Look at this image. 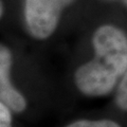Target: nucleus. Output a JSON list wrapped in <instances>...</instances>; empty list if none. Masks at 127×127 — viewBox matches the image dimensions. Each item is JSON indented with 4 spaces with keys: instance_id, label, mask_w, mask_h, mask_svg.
Instances as JSON below:
<instances>
[{
    "instance_id": "nucleus-9",
    "label": "nucleus",
    "mask_w": 127,
    "mask_h": 127,
    "mask_svg": "<svg viewBox=\"0 0 127 127\" xmlns=\"http://www.w3.org/2000/svg\"><path fill=\"white\" fill-rule=\"evenodd\" d=\"M123 1H124V2L126 3V4H127V0H123Z\"/></svg>"
},
{
    "instance_id": "nucleus-1",
    "label": "nucleus",
    "mask_w": 127,
    "mask_h": 127,
    "mask_svg": "<svg viewBox=\"0 0 127 127\" xmlns=\"http://www.w3.org/2000/svg\"><path fill=\"white\" fill-rule=\"evenodd\" d=\"M95 56L74 73V84L85 96L102 97L117 90L127 70V36L119 28L102 26L93 35Z\"/></svg>"
},
{
    "instance_id": "nucleus-5",
    "label": "nucleus",
    "mask_w": 127,
    "mask_h": 127,
    "mask_svg": "<svg viewBox=\"0 0 127 127\" xmlns=\"http://www.w3.org/2000/svg\"><path fill=\"white\" fill-rule=\"evenodd\" d=\"M114 104L120 111L127 113V70L114 92Z\"/></svg>"
},
{
    "instance_id": "nucleus-6",
    "label": "nucleus",
    "mask_w": 127,
    "mask_h": 127,
    "mask_svg": "<svg viewBox=\"0 0 127 127\" xmlns=\"http://www.w3.org/2000/svg\"><path fill=\"white\" fill-rule=\"evenodd\" d=\"M13 114L14 112L9 107L0 103V127H14Z\"/></svg>"
},
{
    "instance_id": "nucleus-7",
    "label": "nucleus",
    "mask_w": 127,
    "mask_h": 127,
    "mask_svg": "<svg viewBox=\"0 0 127 127\" xmlns=\"http://www.w3.org/2000/svg\"><path fill=\"white\" fill-rule=\"evenodd\" d=\"M57 1H58L59 3H62V4H63L64 6H66V5H68L69 3L72 2L73 0H57Z\"/></svg>"
},
{
    "instance_id": "nucleus-4",
    "label": "nucleus",
    "mask_w": 127,
    "mask_h": 127,
    "mask_svg": "<svg viewBox=\"0 0 127 127\" xmlns=\"http://www.w3.org/2000/svg\"><path fill=\"white\" fill-rule=\"evenodd\" d=\"M64 127H123L112 119H77Z\"/></svg>"
},
{
    "instance_id": "nucleus-2",
    "label": "nucleus",
    "mask_w": 127,
    "mask_h": 127,
    "mask_svg": "<svg viewBox=\"0 0 127 127\" xmlns=\"http://www.w3.org/2000/svg\"><path fill=\"white\" fill-rule=\"evenodd\" d=\"M63 7L57 0H26V20L32 36L49 37L56 29Z\"/></svg>"
},
{
    "instance_id": "nucleus-3",
    "label": "nucleus",
    "mask_w": 127,
    "mask_h": 127,
    "mask_svg": "<svg viewBox=\"0 0 127 127\" xmlns=\"http://www.w3.org/2000/svg\"><path fill=\"white\" fill-rule=\"evenodd\" d=\"M12 54L6 47L0 48V103H3L14 113L20 114L28 109V100L11 82L10 70Z\"/></svg>"
},
{
    "instance_id": "nucleus-8",
    "label": "nucleus",
    "mask_w": 127,
    "mask_h": 127,
    "mask_svg": "<svg viewBox=\"0 0 127 127\" xmlns=\"http://www.w3.org/2000/svg\"><path fill=\"white\" fill-rule=\"evenodd\" d=\"M2 13H3V5L1 4V14H2Z\"/></svg>"
}]
</instances>
